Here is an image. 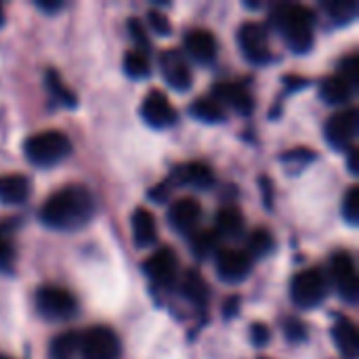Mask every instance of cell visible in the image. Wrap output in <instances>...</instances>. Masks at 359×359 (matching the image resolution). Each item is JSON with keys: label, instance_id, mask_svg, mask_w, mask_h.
<instances>
[{"label": "cell", "instance_id": "8d00e7d4", "mask_svg": "<svg viewBox=\"0 0 359 359\" xmlns=\"http://www.w3.org/2000/svg\"><path fill=\"white\" fill-rule=\"evenodd\" d=\"M250 334H252V343H255L257 347H263V345L269 343V328H267L265 324H255V326L250 328Z\"/></svg>", "mask_w": 359, "mask_h": 359}, {"label": "cell", "instance_id": "b9f144b4", "mask_svg": "<svg viewBox=\"0 0 359 359\" xmlns=\"http://www.w3.org/2000/svg\"><path fill=\"white\" fill-rule=\"evenodd\" d=\"M0 359H11V358H6V355H0Z\"/></svg>", "mask_w": 359, "mask_h": 359}, {"label": "cell", "instance_id": "ab89813d", "mask_svg": "<svg viewBox=\"0 0 359 359\" xmlns=\"http://www.w3.org/2000/svg\"><path fill=\"white\" fill-rule=\"evenodd\" d=\"M358 156H359V151L355 145H353L351 149H347V168H349V172H351V175H358V170H359Z\"/></svg>", "mask_w": 359, "mask_h": 359}, {"label": "cell", "instance_id": "74e56055", "mask_svg": "<svg viewBox=\"0 0 359 359\" xmlns=\"http://www.w3.org/2000/svg\"><path fill=\"white\" fill-rule=\"evenodd\" d=\"M286 334H288L290 341H303L305 334H307V330H305V326H303L301 322L288 320V322H286Z\"/></svg>", "mask_w": 359, "mask_h": 359}, {"label": "cell", "instance_id": "484cf974", "mask_svg": "<svg viewBox=\"0 0 359 359\" xmlns=\"http://www.w3.org/2000/svg\"><path fill=\"white\" fill-rule=\"evenodd\" d=\"M189 114L200 120V122H206V124H219L225 120V109L212 99V97H200L191 107H189Z\"/></svg>", "mask_w": 359, "mask_h": 359}, {"label": "cell", "instance_id": "60d3db41", "mask_svg": "<svg viewBox=\"0 0 359 359\" xmlns=\"http://www.w3.org/2000/svg\"><path fill=\"white\" fill-rule=\"evenodd\" d=\"M4 21H6V17H4V6L0 4V27L4 25Z\"/></svg>", "mask_w": 359, "mask_h": 359}, {"label": "cell", "instance_id": "d4e9b609", "mask_svg": "<svg viewBox=\"0 0 359 359\" xmlns=\"http://www.w3.org/2000/svg\"><path fill=\"white\" fill-rule=\"evenodd\" d=\"M322 8L334 25H347L358 15L355 0H322Z\"/></svg>", "mask_w": 359, "mask_h": 359}, {"label": "cell", "instance_id": "cb8c5ba5", "mask_svg": "<svg viewBox=\"0 0 359 359\" xmlns=\"http://www.w3.org/2000/svg\"><path fill=\"white\" fill-rule=\"evenodd\" d=\"M50 359H76L80 358V332L67 330L59 337L53 339L50 349H48Z\"/></svg>", "mask_w": 359, "mask_h": 359}, {"label": "cell", "instance_id": "7a4b0ae2", "mask_svg": "<svg viewBox=\"0 0 359 359\" xmlns=\"http://www.w3.org/2000/svg\"><path fill=\"white\" fill-rule=\"evenodd\" d=\"M271 25L278 27L290 50L303 55L311 50L316 38V13L297 2H278L269 13Z\"/></svg>", "mask_w": 359, "mask_h": 359}, {"label": "cell", "instance_id": "f546056e", "mask_svg": "<svg viewBox=\"0 0 359 359\" xmlns=\"http://www.w3.org/2000/svg\"><path fill=\"white\" fill-rule=\"evenodd\" d=\"M46 86H48V90L57 97V101H61L63 105H67V107H74V105H76V95L63 84L61 76H59L55 69H48V72H46Z\"/></svg>", "mask_w": 359, "mask_h": 359}, {"label": "cell", "instance_id": "6da1fadb", "mask_svg": "<svg viewBox=\"0 0 359 359\" xmlns=\"http://www.w3.org/2000/svg\"><path fill=\"white\" fill-rule=\"evenodd\" d=\"M95 215V198L84 185H65L46 198L38 217L48 229L76 231Z\"/></svg>", "mask_w": 359, "mask_h": 359}, {"label": "cell", "instance_id": "4fadbf2b", "mask_svg": "<svg viewBox=\"0 0 359 359\" xmlns=\"http://www.w3.org/2000/svg\"><path fill=\"white\" fill-rule=\"evenodd\" d=\"M141 118L151 128H170L177 122V111L162 90H151L141 103Z\"/></svg>", "mask_w": 359, "mask_h": 359}, {"label": "cell", "instance_id": "ba28073f", "mask_svg": "<svg viewBox=\"0 0 359 359\" xmlns=\"http://www.w3.org/2000/svg\"><path fill=\"white\" fill-rule=\"evenodd\" d=\"M359 130V114L355 107L337 111L324 128V137L337 151H347L353 147Z\"/></svg>", "mask_w": 359, "mask_h": 359}, {"label": "cell", "instance_id": "d6a6232c", "mask_svg": "<svg viewBox=\"0 0 359 359\" xmlns=\"http://www.w3.org/2000/svg\"><path fill=\"white\" fill-rule=\"evenodd\" d=\"M15 265V246L4 227H0V271L8 273Z\"/></svg>", "mask_w": 359, "mask_h": 359}, {"label": "cell", "instance_id": "9c48e42d", "mask_svg": "<svg viewBox=\"0 0 359 359\" xmlns=\"http://www.w3.org/2000/svg\"><path fill=\"white\" fill-rule=\"evenodd\" d=\"M238 44L250 63L263 65L271 59L267 27L257 21H246L238 29Z\"/></svg>", "mask_w": 359, "mask_h": 359}, {"label": "cell", "instance_id": "5b68a950", "mask_svg": "<svg viewBox=\"0 0 359 359\" xmlns=\"http://www.w3.org/2000/svg\"><path fill=\"white\" fill-rule=\"evenodd\" d=\"M122 345L107 326H90L80 332V359H120Z\"/></svg>", "mask_w": 359, "mask_h": 359}, {"label": "cell", "instance_id": "e575fe53", "mask_svg": "<svg viewBox=\"0 0 359 359\" xmlns=\"http://www.w3.org/2000/svg\"><path fill=\"white\" fill-rule=\"evenodd\" d=\"M128 32H130L133 40L139 44V48H137V50L147 53V48H149V38H147V34H145V27H143L141 19H137V17L128 19Z\"/></svg>", "mask_w": 359, "mask_h": 359}, {"label": "cell", "instance_id": "836d02e7", "mask_svg": "<svg viewBox=\"0 0 359 359\" xmlns=\"http://www.w3.org/2000/svg\"><path fill=\"white\" fill-rule=\"evenodd\" d=\"M147 21H149L151 29H154L158 36H170V21H168V17H166L162 11L151 8V11L147 13Z\"/></svg>", "mask_w": 359, "mask_h": 359}, {"label": "cell", "instance_id": "7c38bea8", "mask_svg": "<svg viewBox=\"0 0 359 359\" xmlns=\"http://www.w3.org/2000/svg\"><path fill=\"white\" fill-rule=\"evenodd\" d=\"M202 219V206L196 198H179L168 208V223L181 236H194Z\"/></svg>", "mask_w": 359, "mask_h": 359}, {"label": "cell", "instance_id": "603a6c76", "mask_svg": "<svg viewBox=\"0 0 359 359\" xmlns=\"http://www.w3.org/2000/svg\"><path fill=\"white\" fill-rule=\"evenodd\" d=\"M355 88L349 86L341 76H328L326 80H322L320 84V97L328 103V105H345L351 101Z\"/></svg>", "mask_w": 359, "mask_h": 359}, {"label": "cell", "instance_id": "3957f363", "mask_svg": "<svg viewBox=\"0 0 359 359\" xmlns=\"http://www.w3.org/2000/svg\"><path fill=\"white\" fill-rule=\"evenodd\" d=\"M74 151V145L69 137L61 130H42L25 139L23 154L25 158L38 166V168H50L55 164H61L69 154Z\"/></svg>", "mask_w": 359, "mask_h": 359}, {"label": "cell", "instance_id": "4dcf8cb0", "mask_svg": "<svg viewBox=\"0 0 359 359\" xmlns=\"http://www.w3.org/2000/svg\"><path fill=\"white\" fill-rule=\"evenodd\" d=\"M343 219L349 225H358L359 223V185H351L347 189V194L343 196V206H341Z\"/></svg>", "mask_w": 359, "mask_h": 359}, {"label": "cell", "instance_id": "30bf717a", "mask_svg": "<svg viewBox=\"0 0 359 359\" xmlns=\"http://www.w3.org/2000/svg\"><path fill=\"white\" fill-rule=\"evenodd\" d=\"M160 72L166 80V84L179 93H185L194 84V74L189 69V63L181 50L166 48L160 55Z\"/></svg>", "mask_w": 359, "mask_h": 359}, {"label": "cell", "instance_id": "f35d334b", "mask_svg": "<svg viewBox=\"0 0 359 359\" xmlns=\"http://www.w3.org/2000/svg\"><path fill=\"white\" fill-rule=\"evenodd\" d=\"M36 6L46 13H57L59 8H63V2L61 0H36Z\"/></svg>", "mask_w": 359, "mask_h": 359}, {"label": "cell", "instance_id": "e0dca14e", "mask_svg": "<svg viewBox=\"0 0 359 359\" xmlns=\"http://www.w3.org/2000/svg\"><path fill=\"white\" fill-rule=\"evenodd\" d=\"M332 341L345 359H355L359 353V334L349 318H339L332 326Z\"/></svg>", "mask_w": 359, "mask_h": 359}, {"label": "cell", "instance_id": "4316f807", "mask_svg": "<svg viewBox=\"0 0 359 359\" xmlns=\"http://www.w3.org/2000/svg\"><path fill=\"white\" fill-rule=\"evenodd\" d=\"M221 250V238L217 236L215 229H204V231H196L191 236V252L198 259H208L212 255H217Z\"/></svg>", "mask_w": 359, "mask_h": 359}, {"label": "cell", "instance_id": "5bb4252c", "mask_svg": "<svg viewBox=\"0 0 359 359\" xmlns=\"http://www.w3.org/2000/svg\"><path fill=\"white\" fill-rule=\"evenodd\" d=\"M179 261L170 248H160L143 261V273L156 286H170L177 280Z\"/></svg>", "mask_w": 359, "mask_h": 359}, {"label": "cell", "instance_id": "2e32d148", "mask_svg": "<svg viewBox=\"0 0 359 359\" xmlns=\"http://www.w3.org/2000/svg\"><path fill=\"white\" fill-rule=\"evenodd\" d=\"M212 99L221 107L229 105L231 109H236L242 116H248L255 107L252 95L248 93V88L244 84H238V82H219L212 90Z\"/></svg>", "mask_w": 359, "mask_h": 359}, {"label": "cell", "instance_id": "44dd1931", "mask_svg": "<svg viewBox=\"0 0 359 359\" xmlns=\"http://www.w3.org/2000/svg\"><path fill=\"white\" fill-rule=\"evenodd\" d=\"M215 231L219 238L225 240H238L244 233V217L238 208L233 206H225L217 212L215 219Z\"/></svg>", "mask_w": 359, "mask_h": 359}, {"label": "cell", "instance_id": "52a82bcc", "mask_svg": "<svg viewBox=\"0 0 359 359\" xmlns=\"http://www.w3.org/2000/svg\"><path fill=\"white\" fill-rule=\"evenodd\" d=\"M36 307L50 322H65L78 313L74 294L61 286H42L36 292Z\"/></svg>", "mask_w": 359, "mask_h": 359}, {"label": "cell", "instance_id": "277c9868", "mask_svg": "<svg viewBox=\"0 0 359 359\" xmlns=\"http://www.w3.org/2000/svg\"><path fill=\"white\" fill-rule=\"evenodd\" d=\"M328 294V278L320 269H303L292 278L290 297L301 309H316Z\"/></svg>", "mask_w": 359, "mask_h": 359}, {"label": "cell", "instance_id": "8fae6325", "mask_svg": "<svg viewBox=\"0 0 359 359\" xmlns=\"http://www.w3.org/2000/svg\"><path fill=\"white\" fill-rule=\"evenodd\" d=\"M215 265H217V276L223 282L238 284V282H242V280H246L250 276L252 259L244 250H238V248H221L217 252Z\"/></svg>", "mask_w": 359, "mask_h": 359}, {"label": "cell", "instance_id": "d590c367", "mask_svg": "<svg viewBox=\"0 0 359 359\" xmlns=\"http://www.w3.org/2000/svg\"><path fill=\"white\" fill-rule=\"evenodd\" d=\"M313 158H316V154L311 149H290L282 156L284 162H301V164H307Z\"/></svg>", "mask_w": 359, "mask_h": 359}, {"label": "cell", "instance_id": "83f0119b", "mask_svg": "<svg viewBox=\"0 0 359 359\" xmlns=\"http://www.w3.org/2000/svg\"><path fill=\"white\" fill-rule=\"evenodd\" d=\"M124 72L135 78V80H141V78H147L149 72H151V65H149V59H147V53L143 50H128L124 55Z\"/></svg>", "mask_w": 359, "mask_h": 359}, {"label": "cell", "instance_id": "d6986e66", "mask_svg": "<svg viewBox=\"0 0 359 359\" xmlns=\"http://www.w3.org/2000/svg\"><path fill=\"white\" fill-rule=\"evenodd\" d=\"M133 240L139 248H151L158 242V225L156 217L147 208H137L133 212Z\"/></svg>", "mask_w": 359, "mask_h": 359}, {"label": "cell", "instance_id": "ffe728a7", "mask_svg": "<svg viewBox=\"0 0 359 359\" xmlns=\"http://www.w3.org/2000/svg\"><path fill=\"white\" fill-rule=\"evenodd\" d=\"M29 179L23 175H2L0 177V202L6 206H19L29 198Z\"/></svg>", "mask_w": 359, "mask_h": 359}, {"label": "cell", "instance_id": "1f68e13d", "mask_svg": "<svg viewBox=\"0 0 359 359\" xmlns=\"http://www.w3.org/2000/svg\"><path fill=\"white\" fill-rule=\"evenodd\" d=\"M337 76H341L349 86L358 88L359 84V55L358 53H351L347 55L341 63H339V72Z\"/></svg>", "mask_w": 359, "mask_h": 359}, {"label": "cell", "instance_id": "8992f818", "mask_svg": "<svg viewBox=\"0 0 359 359\" xmlns=\"http://www.w3.org/2000/svg\"><path fill=\"white\" fill-rule=\"evenodd\" d=\"M330 280L337 286L339 297L347 305H355L359 299V280L355 269V259L347 250H339L330 257Z\"/></svg>", "mask_w": 359, "mask_h": 359}, {"label": "cell", "instance_id": "f1b7e54d", "mask_svg": "<svg viewBox=\"0 0 359 359\" xmlns=\"http://www.w3.org/2000/svg\"><path fill=\"white\" fill-rule=\"evenodd\" d=\"M273 248V236L269 229L261 227V229H255L250 236H248V257H265L269 255Z\"/></svg>", "mask_w": 359, "mask_h": 359}, {"label": "cell", "instance_id": "9a60e30c", "mask_svg": "<svg viewBox=\"0 0 359 359\" xmlns=\"http://www.w3.org/2000/svg\"><path fill=\"white\" fill-rule=\"evenodd\" d=\"M183 44H185V55L200 65H210L217 59V48H219L217 38L208 29H202V27L189 29L185 34Z\"/></svg>", "mask_w": 359, "mask_h": 359}, {"label": "cell", "instance_id": "7402d4cb", "mask_svg": "<svg viewBox=\"0 0 359 359\" xmlns=\"http://www.w3.org/2000/svg\"><path fill=\"white\" fill-rule=\"evenodd\" d=\"M179 288H181V294L189 303H194L198 307H204L206 301H208V297H210V290H208V284H206L204 276L200 271H196V269H187L185 271Z\"/></svg>", "mask_w": 359, "mask_h": 359}, {"label": "cell", "instance_id": "ac0fdd59", "mask_svg": "<svg viewBox=\"0 0 359 359\" xmlns=\"http://www.w3.org/2000/svg\"><path fill=\"white\" fill-rule=\"evenodd\" d=\"M175 179L181 185L196 187V189H210L217 181L215 170L204 162H189V164L179 166L175 172Z\"/></svg>", "mask_w": 359, "mask_h": 359}]
</instances>
